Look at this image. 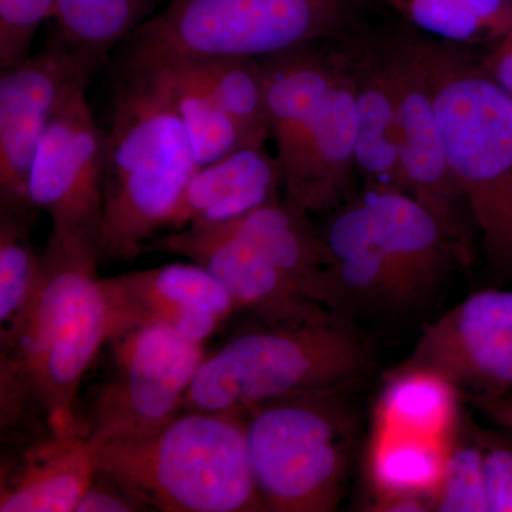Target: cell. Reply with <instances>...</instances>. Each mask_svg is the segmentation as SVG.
Listing matches in <instances>:
<instances>
[{
    "label": "cell",
    "instance_id": "44dd1931",
    "mask_svg": "<svg viewBox=\"0 0 512 512\" xmlns=\"http://www.w3.org/2000/svg\"><path fill=\"white\" fill-rule=\"evenodd\" d=\"M356 86L357 173L366 190L403 191L397 94L387 60L350 66Z\"/></svg>",
    "mask_w": 512,
    "mask_h": 512
},
{
    "label": "cell",
    "instance_id": "484cf974",
    "mask_svg": "<svg viewBox=\"0 0 512 512\" xmlns=\"http://www.w3.org/2000/svg\"><path fill=\"white\" fill-rule=\"evenodd\" d=\"M456 393L446 380L417 370H394L382 394L377 424L448 440L456 416Z\"/></svg>",
    "mask_w": 512,
    "mask_h": 512
},
{
    "label": "cell",
    "instance_id": "d4e9b609",
    "mask_svg": "<svg viewBox=\"0 0 512 512\" xmlns=\"http://www.w3.org/2000/svg\"><path fill=\"white\" fill-rule=\"evenodd\" d=\"M448 440L430 439L377 424L369 454L375 497L424 494L433 500Z\"/></svg>",
    "mask_w": 512,
    "mask_h": 512
},
{
    "label": "cell",
    "instance_id": "7402d4cb",
    "mask_svg": "<svg viewBox=\"0 0 512 512\" xmlns=\"http://www.w3.org/2000/svg\"><path fill=\"white\" fill-rule=\"evenodd\" d=\"M124 53L141 57L156 67L165 92L183 120L200 167L215 163L232 151L244 147L234 121L229 119L221 104L195 76L190 64L184 59Z\"/></svg>",
    "mask_w": 512,
    "mask_h": 512
},
{
    "label": "cell",
    "instance_id": "7a4b0ae2",
    "mask_svg": "<svg viewBox=\"0 0 512 512\" xmlns=\"http://www.w3.org/2000/svg\"><path fill=\"white\" fill-rule=\"evenodd\" d=\"M198 168L156 67L124 53L106 131L100 261L131 262L146 254Z\"/></svg>",
    "mask_w": 512,
    "mask_h": 512
},
{
    "label": "cell",
    "instance_id": "277c9868",
    "mask_svg": "<svg viewBox=\"0 0 512 512\" xmlns=\"http://www.w3.org/2000/svg\"><path fill=\"white\" fill-rule=\"evenodd\" d=\"M456 43H417L487 264L512 278V100Z\"/></svg>",
    "mask_w": 512,
    "mask_h": 512
},
{
    "label": "cell",
    "instance_id": "83f0119b",
    "mask_svg": "<svg viewBox=\"0 0 512 512\" xmlns=\"http://www.w3.org/2000/svg\"><path fill=\"white\" fill-rule=\"evenodd\" d=\"M37 210L0 207V323L18 322L28 308L42 274V252L33 245Z\"/></svg>",
    "mask_w": 512,
    "mask_h": 512
},
{
    "label": "cell",
    "instance_id": "ba28073f",
    "mask_svg": "<svg viewBox=\"0 0 512 512\" xmlns=\"http://www.w3.org/2000/svg\"><path fill=\"white\" fill-rule=\"evenodd\" d=\"M89 76L64 87L29 175V201L52 221L50 237L99 249L106 181V131L87 100Z\"/></svg>",
    "mask_w": 512,
    "mask_h": 512
},
{
    "label": "cell",
    "instance_id": "ffe728a7",
    "mask_svg": "<svg viewBox=\"0 0 512 512\" xmlns=\"http://www.w3.org/2000/svg\"><path fill=\"white\" fill-rule=\"evenodd\" d=\"M309 215L282 195L225 225L268 256L305 298L339 315L343 301L322 235Z\"/></svg>",
    "mask_w": 512,
    "mask_h": 512
},
{
    "label": "cell",
    "instance_id": "d6a6232c",
    "mask_svg": "<svg viewBox=\"0 0 512 512\" xmlns=\"http://www.w3.org/2000/svg\"><path fill=\"white\" fill-rule=\"evenodd\" d=\"M478 66L512 100V29L493 43V49L478 60Z\"/></svg>",
    "mask_w": 512,
    "mask_h": 512
},
{
    "label": "cell",
    "instance_id": "9c48e42d",
    "mask_svg": "<svg viewBox=\"0 0 512 512\" xmlns=\"http://www.w3.org/2000/svg\"><path fill=\"white\" fill-rule=\"evenodd\" d=\"M107 343L113 366L90 414L86 436L92 446L146 433L180 413L207 357L202 343L156 323L128 329Z\"/></svg>",
    "mask_w": 512,
    "mask_h": 512
},
{
    "label": "cell",
    "instance_id": "ac0fdd59",
    "mask_svg": "<svg viewBox=\"0 0 512 512\" xmlns=\"http://www.w3.org/2000/svg\"><path fill=\"white\" fill-rule=\"evenodd\" d=\"M284 173L265 147H241L198 168L175 205L165 231L225 224L279 200Z\"/></svg>",
    "mask_w": 512,
    "mask_h": 512
},
{
    "label": "cell",
    "instance_id": "f1b7e54d",
    "mask_svg": "<svg viewBox=\"0 0 512 512\" xmlns=\"http://www.w3.org/2000/svg\"><path fill=\"white\" fill-rule=\"evenodd\" d=\"M433 511L488 512L484 457L478 429L466 437L451 434L439 483L433 493Z\"/></svg>",
    "mask_w": 512,
    "mask_h": 512
},
{
    "label": "cell",
    "instance_id": "30bf717a",
    "mask_svg": "<svg viewBox=\"0 0 512 512\" xmlns=\"http://www.w3.org/2000/svg\"><path fill=\"white\" fill-rule=\"evenodd\" d=\"M396 370L446 380L468 397L512 392V289L474 293L421 332Z\"/></svg>",
    "mask_w": 512,
    "mask_h": 512
},
{
    "label": "cell",
    "instance_id": "9a60e30c",
    "mask_svg": "<svg viewBox=\"0 0 512 512\" xmlns=\"http://www.w3.org/2000/svg\"><path fill=\"white\" fill-rule=\"evenodd\" d=\"M356 86L348 59L315 123L282 168L284 197L308 214L333 212L349 201L356 165Z\"/></svg>",
    "mask_w": 512,
    "mask_h": 512
},
{
    "label": "cell",
    "instance_id": "4316f807",
    "mask_svg": "<svg viewBox=\"0 0 512 512\" xmlns=\"http://www.w3.org/2000/svg\"><path fill=\"white\" fill-rule=\"evenodd\" d=\"M444 42L493 45L512 29V0H380Z\"/></svg>",
    "mask_w": 512,
    "mask_h": 512
},
{
    "label": "cell",
    "instance_id": "5b68a950",
    "mask_svg": "<svg viewBox=\"0 0 512 512\" xmlns=\"http://www.w3.org/2000/svg\"><path fill=\"white\" fill-rule=\"evenodd\" d=\"M372 362L369 343L342 318L269 325L235 336L205 357L181 412L244 414L285 397L349 393Z\"/></svg>",
    "mask_w": 512,
    "mask_h": 512
},
{
    "label": "cell",
    "instance_id": "e0dca14e",
    "mask_svg": "<svg viewBox=\"0 0 512 512\" xmlns=\"http://www.w3.org/2000/svg\"><path fill=\"white\" fill-rule=\"evenodd\" d=\"M96 476L86 431L47 433L2 463L0 512H76Z\"/></svg>",
    "mask_w": 512,
    "mask_h": 512
},
{
    "label": "cell",
    "instance_id": "cb8c5ba5",
    "mask_svg": "<svg viewBox=\"0 0 512 512\" xmlns=\"http://www.w3.org/2000/svg\"><path fill=\"white\" fill-rule=\"evenodd\" d=\"M200 82L210 90L234 121L244 147H265L271 140L265 76L261 59L217 56L185 59Z\"/></svg>",
    "mask_w": 512,
    "mask_h": 512
},
{
    "label": "cell",
    "instance_id": "8fae6325",
    "mask_svg": "<svg viewBox=\"0 0 512 512\" xmlns=\"http://www.w3.org/2000/svg\"><path fill=\"white\" fill-rule=\"evenodd\" d=\"M386 60L399 106L404 192L440 221L461 261L467 262L474 224L451 170L419 49L406 43L393 49Z\"/></svg>",
    "mask_w": 512,
    "mask_h": 512
},
{
    "label": "cell",
    "instance_id": "5bb4252c",
    "mask_svg": "<svg viewBox=\"0 0 512 512\" xmlns=\"http://www.w3.org/2000/svg\"><path fill=\"white\" fill-rule=\"evenodd\" d=\"M103 284L110 303L109 340L156 323L204 345L238 311L224 286L191 261L103 278Z\"/></svg>",
    "mask_w": 512,
    "mask_h": 512
},
{
    "label": "cell",
    "instance_id": "3957f363",
    "mask_svg": "<svg viewBox=\"0 0 512 512\" xmlns=\"http://www.w3.org/2000/svg\"><path fill=\"white\" fill-rule=\"evenodd\" d=\"M96 470L164 512H262L244 414L180 412L93 446Z\"/></svg>",
    "mask_w": 512,
    "mask_h": 512
},
{
    "label": "cell",
    "instance_id": "603a6c76",
    "mask_svg": "<svg viewBox=\"0 0 512 512\" xmlns=\"http://www.w3.org/2000/svg\"><path fill=\"white\" fill-rule=\"evenodd\" d=\"M153 0H56L53 32L94 73L144 22Z\"/></svg>",
    "mask_w": 512,
    "mask_h": 512
},
{
    "label": "cell",
    "instance_id": "4dcf8cb0",
    "mask_svg": "<svg viewBox=\"0 0 512 512\" xmlns=\"http://www.w3.org/2000/svg\"><path fill=\"white\" fill-rule=\"evenodd\" d=\"M483 447L488 512H512V436L478 430Z\"/></svg>",
    "mask_w": 512,
    "mask_h": 512
},
{
    "label": "cell",
    "instance_id": "d6986e66",
    "mask_svg": "<svg viewBox=\"0 0 512 512\" xmlns=\"http://www.w3.org/2000/svg\"><path fill=\"white\" fill-rule=\"evenodd\" d=\"M269 131L284 168L302 146L346 66V57L319 43L261 57Z\"/></svg>",
    "mask_w": 512,
    "mask_h": 512
},
{
    "label": "cell",
    "instance_id": "1f68e13d",
    "mask_svg": "<svg viewBox=\"0 0 512 512\" xmlns=\"http://www.w3.org/2000/svg\"><path fill=\"white\" fill-rule=\"evenodd\" d=\"M146 508L123 485L96 470L92 484L83 495L76 512H136Z\"/></svg>",
    "mask_w": 512,
    "mask_h": 512
},
{
    "label": "cell",
    "instance_id": "2e32d148",
    "mask_svg": "<svg viewBox=\"0 0 512 512\" xmlns=\"http://www.w3.org/2000/svg\"><path fill=\"white\" fill-rule=\"evenodd\" d=\"M384 261L399 289L402 308L420 302L443 278L456 245L427 208L396 190H366L359 195Z\"/></svg>",
    "mask_w": 512,
    "mask_h": 512
},
{
    "label": "cell",
    "instance_id": "6da1fadb",
    "mask_svg": "<svg viewBox=\"0 0 512 512\" xmlns=\"http://www.w3.org/2000/svg\"><path fill=\"white\" fill-rule=\"evenodd\" d=\"M100 252L49 237L35 295L2 330V434L80 429L74 403L83 376L110 338V303L97 274Z\"/></svg>",
    "mask_w": 512,
    "mask_h": 512
},
{
    "label": "cell",
    "instance_id": "f546056e",
    "mask_svg": "<svg viewBox=\"0 0 512 512\" xmlns=\"http://www.w3.org/2000/svg\"><path fill=\"white\" fill-rule=\"evenodd\" d=\"M55 10L56 0H0V70L32 56L37 29Z\"/></svg>",
    "mask_w": 512,
    "mask_h": 512
},
{
    "label": "cell",
    "instance_id": "52a82bcc",
    "mask_svg": "<svg viewBox=\"0 0 512 512\" xmlns=\"http://www.w3.org/2000/svg\"><path fill=\"white\" fill-rule=\"evenodd\" d=\"M353 0H170L130 37L150 57H261L320 43L348 25Z\"/></svg>",
    "mask_w": 512,
    "mask_h": 512
},
{
    "label": "cell",
    "instance_id": "8992f818",
    "mask_svg": "<svg viewBox=\"0 0 512 512\" xmlns=\"http://www.w3.org/2000/svg\"><path fill=\"white\" fill-rule=\"evenodd\" d=\"M345 394L285 397L244 413L249 458L266 511L339 507L353 440Z\"/></svg>",
    "mask_w": 512,
    "mask_h": 512
},
{
    "label": "cell",
    "instance_id": "836d02e7",
    "mask_svg": "<svg viewBox=\"0 0 512 512\" xmlns=\"http://www.w3.org/2000/svg\"><path fill=\"white\" fill-rule=\"evenodd\" d=\"M470 402L512 436V392L493 397H470Z\"/></svg>",
    "mask_w": 512,
    "mask_h": 512
},
{
    "label": "cell",
    "instance_id": "7c38bea8",
    "mask_svg": "<svg viewBox=\"0 0 512 512\" xmlns=\"http://www.w3.org/2000/svg\"><path fill=\"white\" fill-rule=\"evenodd\" d=\"M146 252L185 256L207 269L224 286L238 311L254 313L266 325H302L340 318L305 298L268 256L225 224L190 225L158 235Z\"/></svg>",
    "mask_w": 512,
    "mask_h": 512
},
{
    "label": "cell",
    "instance_id": "4fadbf2b",
    "mask_svg": "<svg viewBox=\"0 0 512 512\" xmlns=\"http://www.w3.org/2000/svg\"><path fill=\"white\" fill-rule=\"evenodd\" d=\"M93 73L52 32L42 52L0 70V207L35 210L29 175L64 87Z\"/></svg>",
    "mask_w": 512,
    "mask_h": 512
}]
</instances>
